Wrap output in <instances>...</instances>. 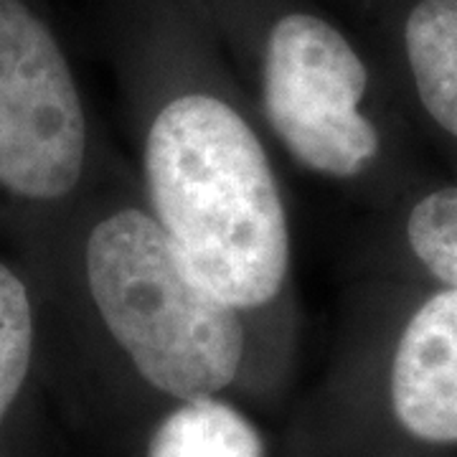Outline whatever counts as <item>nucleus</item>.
<instances>
[{"label":"nucleus","mask_w":457,"mask_h":457,"mask_svg":"<svg viewBox=\"0 0 457 457\" xmlns=\"http://www.w3.org/2000/svg\"><path fill=\"white\" fill-rule=\"evenodd\" d=\"M135 186L191 275L295 328L293 213L279 155L191 0H104Z\"/></svg>","instance_id":"obj_1"},{"label":"nucleus","mask_w":457,"mask_h":457,"mask_svg":"<svg viewBox=\"0 0 457 457\" xmlns=\"http://www.w3.org/2000/svg\"><path fill=\"white\" fill-rule=\"evenodd\" d=\"M82 201L77 279L110 366L173 407L234 392L290 353L295 328L231 308L191 275L122 161Z\"/></svg>","instance_id":"obj_2"},{"label":"nucleus","mask_w":457,"mask_h":457,"mask_svg":"<svg viewBox=\"0 0 457 457\" xmlns=\"http://www.w3.org/2000/svg\"><path fill=\"white\" fill-rule=\"evenodd\" d=\"M237 71L279 161L312 180L363 183L384 155L376 74L320 0H191Z\"/></svg>","instance_id":"obj_3"},{"label":"nucleus","mask_w":457,"mask_h":457,"mask_svg":"<svg viewBox=\"0 0 457 457\" xmlns=\"http://www.w3.org/2000/svg\"><path fill=\"white\" fill-rule=\"evenodd\" d=\"M89 99L36 0H0V191L56 206L82 198L120 158L97 161Z\"/></svg>","instance_id":"obj_4"},{"label":"nucleus","mask_w":457,"mask_h":457,"mask_svg":"<svg viewBox=\"0 0 457 457\" xmlns=\"http://www.w3.org/2000/svg\"><path fill=\"white\" fill-rule=\"evenodd\" d=\"M389 407L422 442H457V290L437 287L409 312L389 359Z\"/></svg>","instance_id":"obj_5"},{"label":"nucleus","mask_w":457,"mask_h":457,"mask_svg":"<svg viewBox=\"0 0 457 457\" xmlns=\"http://www.w3.org/2000/svg\"><path fill=\"white\" fill-rule=\"evenodd\" d=\"M396 41L417 104L457 140V0H409Z\"/></svg>","instance_id":"obj_6"},{"label":"nucleus","mask_w":457,"mask_h":457,"mask_svg":"<svg viewBox=\"0 0 457 457\" xmlns=\"http://www.w3.org/2000/svg\"><path fill=\"white\" fill-rule=\"evenodd\" d=\"M145 457H267V447L227 396H204L168 407L147 437Z\"/></svg>","instance_id":"obj_7"},{"label":"nucleus","mask_w":457,"mask_h":457,"mask_svg":"<svg viewBox=\"0 0 457 457\" xmlns=\"http://www.w3.org/2000/svg\"><path fill=\"white\" fill-rule=\"evenodd\" d=\"M404 245L440 287L457 290V183L414 198L404 216Z\"/></svg>","instance_id":"obj_8"},{"label":"nucleus","mask_w":457,"mask_h":457,"mask_svg":"<svg viewBox=\"0 0 457 457\" xmlns=\"http://www.w3.org/2000/svg\"><path fill=\"white\" fill-rule=\"evenodd\" d=\"M36 351V308L29 285L0 262V425L26 386Z\"/></svg>","instance_id":"obj_9"}]
</instances>
